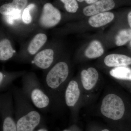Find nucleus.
I'll list each match as a JSON object with an SVG mask.
<instances>
[{
	"instance_id": "obj_5",
	"label": "nucleus",
	"mask_w": 131,
	"mask_h": 131,
	"mask_svg": "<svg viewBox=\"0 0 131 131\" xmlns=\"http://www.w3.org/2000/svg\"><path fill=\"white\" fill-rule=\"evenodd\" d=\"M12 89L0 96L1 131H17Z\"/></svg>"
},
{
	"instance_id": "obj_16",
	"label": "nucleus",
	"mask_w": 131,
	"mask_h": 131,
	"mask_svg": "<svg viewBox=\"0 0 131 131\" xmlns=\"http://www.w3.org/2000/svg\"><path fill=\"white\" fill-rule=\"evenodd\" d=\"M104 49L101 43L98 40L91 42L85 51V56L89 59L96 58L103 55Z\"/></svg>"
},
{
	"instance_id": "obj_15",
	"label": "nucleus",
	"mask_w": 131,
	"mask_h": 131,
	"mask_svg": "<svg viewBox=\"0 0 131 131\" xmlns=\"http://www.w3.org/2000/svg\"><path fill=\"white\" fill-rule=\"evenodd\" d=\"M109 73L110 75L116 80L131 81V69L127 66L113 68Z\"/></svg>"
},
{
	"instance_id": "obj_6",
	"label": "nucleus",
	"mask_w": 131,
	"mask_h": 131,
	"mask_svg": "<svg viewBox=\"0 0 131 131\" xmlns=\"http://www.w3.org/2000/svg\"><path fill=\"white\" fill-rule=\"evenodd\" d=\"M83 92L79 80H70L66 85L63 94L64 101L72 111L75 120L79 104L81 100Z\"/></svg>"
},
{
	"instance_id": "obj_21",
	"label": "nucleus",
	"mask_w": 131,
	"mask_h": 131,
	"mask_svg": "<svg viewBox=\"0 0 131 131\" xmlns=\"http://www.w3.org/2000/svg\"><path fill=\"white\" fill-rule=\"evenodd\" d=\"M35 7L33 3L29 4L24 9L22 15V19L23 22L26 24H30L32 21V17L30 11Z\"/></svg>"
},
{
	"instance_id": "obj_24",
	"label": "nucleus",
	"mask_w": 131,
	"mask_h": 131,
	"mask_svg": "<svg viewBox=\"0 0 131 131\" xmlns=\"http://www.w3.org/2000/svg\"><path fill=\"white\" fill-rule=\"evenodd\" d=\"M77 1L80 2H82L84 1H85L88 4H93L97 2L98 0H77Z\"/></svg>"
},
{
	"instance_id": "obj_20",
	"label": "nucleus",
	"mask_w": 131,
	"mask_h": 131,
	"mask_svg": "<svg viewBox=\"0 0 131 131\" xmlns=\"http://www.w3.org/2000/svg\"><path fill=\"white\" fill-rule=\"evenodd\" d=\"M64 4V8L70 13H76L78 9V3L76 0H60Z\"/></svg>"
},
{
	"instance_id": "obj_22",
	"label": "nucleus",
	"mask_w": 131,
	"mask_h": 131,
	"mask_svg": "<svg viewBox=\"0 0 131 131\" xmlns=\"http://www.w3.org/2000/svg\"><path fill=\"white\" fill-rule=\"evenodd\" d=\"M34 131H49V130L47 127L44 124L39 126Z\"/></svg>"
},
{
	"instance_id": "obj_13",
	"label": "nucleus",
	"mask_w": 131,
	"mask_h": 131,
	"mask_svg": "<svg viewBox=\"0 0 131 131\" xmlns=\"http://www.w3.org/2000/svg\"><path fill=\"white\" fill-rule=\"evenodd\" d=\"M114 17V14L111 12H103L91 16L89 20V23L93 27H101L110 23Z\"/></svg>"
},
{
	"instance_id": "obj_1",
	"label": "nucleus",
	"mask_w": 131,
	"mask_h": 131,
	"mask_svg": "<svg viewBox=\"0 0 131 131\" xmlns=\"http://www.w3.org/2000/svg\"><path fill=\"white\" fill-rule=\"evenodd\" d=\"M17 131H34L44 124L43 117L21 89L12 87Z\"/></svg>"
},
{
	"instance_id": "obj_23",
	"label": "nucleus",
	"mask_w": 131,
	"mask_h": 131,
	"mask_svg": "<svg viewBox=\"0 0 131 131\" xmlns=\"http://www.w3.org/2000/svg\"><path fill=\"white\" fill-rule=\"evenodd\" d=\"M62 131H81L78 127L75 125L72 126L69 128L63 130Z\"/></svg>"
},
{
	"instance_id": "obj_7",
	"label": "nucleus",
	"mask_w": 131,
	"mask_h": 131,
	"mask_svg": "<svg viewBox=\"0 0 131 131\" xmlns=\"http://www.w3.org/2000/svg\"><path fill=\"white\" fill-rule=\"evenodd\" d=\"M61 12L51 3H46L42 9L39 19L40 25L44 28H49L57 25L61 21Z\"/></svg>"
},
{
	"instance_id": "obj_17",
	"label": "nucleus",
	"mask_w": 131,
	"mask_h": 131,
	"mask_svg": "<svg viewBox=\"0 0 131 131\" xmlns=\"http://www.w3.org/2000/svg\"><path fill=\"white\" fill-rule=\"evenodd\" d=\"M14 51L8 39H4L0 42V60L5 61L13 56Z\"/></svg>"
},
{
	"instance_id": "obj_14",
	"label": "nucleus",
	"mask_w": 131,
	"mask_h": 131,
	"mask_svg": "<svg viewBox=\"0 0 131 131\" xmlns=\"http://www.w3.org/2000/svg\"><path fill=\"white\" fill-rule=\"evenodd\" d=\"M47 36L43 33H39L35 35L28 45L27 51L31 55H36L45 43L47 40Z\"/></svg>"
},
{
	"instance_id": "obj_11",
	"label": "nucleus",
	"mask_w": 131,
	"mask_h": 131,
	"mask_svg": "<svg viewBox=\"0 0 131 131\" xmlns=\"http://www.w3.org/2000/svg\"><path fill=\"white\" fill-rule=\"evenodd\" d=\"M28 0H13L12 3L1 6L0 13L6 16H20V13L27 5Z\"/></svg>"
},
{
	"instance_id": "obj_26",
	"label": "nucleus",
	"mask_w": 131,
	"mask_h": 131,
	"mask_svg": "<svg viewBox=\"0 0 131 131\" xmlns=\"http://www.w3.org/2000/svg\"><path fill=\"white\" fill-rule=\"evenodd\" d=\"M99 131H111L110 129H108V128H103L102 129H101Z\"/></svg>"
},
{
	"instance_id": "obj_8",
	"label": "nucleus",
	"mask_w": 131,
	"mask_h": 131,
	"mask_svg": "<svg viewBox=\"0 0 131 131\" xmlns=\"http://www.w3.org/2000/svg\"><path fill=\"white\" fill-rule=\"evenodd\" d=\"M99 78L98 71L94 68L90 67L82 70L79 81L82 92L92 91L97 85Z\"/></svg>"
},
{
	"instance_id": "obj_25",
	"label": "nucleus",
	"mask_w": 131,
	"mask_h": 131,
	"mask_svg": "<svg viewBox=\"0 0 131 131\" xmlns=\"http://www.w3.org/2000/svg\"><path fill=\"white\" fill-rule=\"evenodd\" d=\"M127 19H128V23L129 26L131 28V12H129L127 15Z\"/></svg>"
},
{
	"instance_id": "obj_12",
	"label": "nucleus",
	"mask_w": 131,
	"mask_h": 131,
	"mask_svg": "<svg viewBox=\"0 0 131 131\" xmlns=\"http://www.w3.org/2000/svg\"><path fill=\"white\" fill-rule=\"evenodd\" d=\"M104 62L105 64L109 67L127 66L131 64V58L122 54H111L105 58Z\"/></svg>"
},
{
	"instance_id": "obj_9",
	"label": "nucleus",
	"mask_w": 131,
	"mask_h": 131,
	"mask_svg": "<svg viewBox=\"0 0 131 131\" xmlns=\"http://www.w3.org/2000/svg\"><path fill=\"white\" fill-rule=\"evenodd\" d=\"M55 54L52 49H45L35 55L32 63L37 67L42 70H47L54 63Z\"/></svg>"
},
{
	"instance_id": "obj_2",
	"label": "nucleus",
	"mask_w": 131,
	"mask_h": 131,
	"mask_svg": "<svg viewBox=\"0 0 131 131\" xmlns=\"http://www.w3.org/2000/svg\"><path fill=\"white\" fill-rule=\"evenodd\" d=\"M69 73L68 64L64 61H60L51 67L45 77L44 87L56 109L62 106L64 102V92L69 81Z\"/></svg>"
},
{
	"instance_id": "obj_4",
	"label": "nucleus",
	"mask_w": 131,
	"mask_h": 131,
	"mask_svg": "<svg viewBox=\"0 0 131 131\" xmlns=\"http://www.w3.org/2000/svg\"><path fill=\"white\" fill-rule=\"evenodd\" d=\"M100 112L101 114L107 119L119 121L125 116V103L121 97L117 94H107L102 101Z\"/></svg>"
},
{
	"instance_id": "obj_10",
	"label": "nucleus",
	"mask_w": 131,
	"mask_h": 131,
	"mask_svg": "<svg viewBox=\"0 0 131 131\" xmlns=\"http://www.w3.org/2000/svg\"><path fill=\"white\" fill-rule=\"evenodd\" d=\"M115 6L113 0H100L83 9V13L86 16H93L113 9Z\"/></svg>"
},
{
	"instance_id": "obj_3",
	"label": "nucleus",
	"mask_w": 131,
	"mask_h": 131,
	"mask_svg": "<svg viewBox=\"0 0 131 131\" xmlns=\"http://www.w3.org/2000/svg\"><path fill=\"white\" fill-rule=\"evenodd\" d=\"M21 83L22 91L35 107L46 111L53 105L51 98L35 75L24 76Z\"/></svg>"
},
{
	"instance_id": "obj_19",
	"label": "nucleus",
	"mask_w": 131,
	"mask_h": 131,
	"mask_svg": "<svg viewBox=\"0 0 131 131\" xmlns=\"http://www.w3.org/2000/svg\"><path fill=\"white\" fill-rule=\"evenodd\" d=\"M131 39V29H125L120 31L115 37V44L120 46L126 44Z\"/></svg>"
},
{
	"instance_id": "obj_18",
	"label": "nucleus",
	"mask_w": 131,
	"mask_h": 131,
	"mask_svg": "<svg viewBox=\"0 0 131 131\" xmlns=\"http://www.w3.org/2000/svg\"><path fill=\"white\" fill-rule=\"evenodd\" d=\"M19 75V74H9L1 71L0 72V90H7L10 87L13 81Z\"/></svg>"
}]
</instances>
